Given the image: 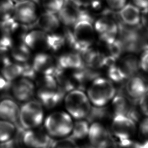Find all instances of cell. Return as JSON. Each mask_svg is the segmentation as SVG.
<instances>
[{
    "mask_svg": "<svg viewBox=\"0 0 148 148\" xmlns=\"http://www.w3.org/2000/svg\"><path fill=\"white\" fill-rule=\"evenodd\" d=\"M116 91L111 81L99 77L92 82L88 89L87 95L93 106L104 107L112 101Z\"/></svg>",
    "mask_w": 148,
    "mask_h": 148,
    "instance_id": "1",
    "label": "cell"
},
{
    "mask_svg": "<svg viewBox=\"0 0 148 148\" xmlns=\"http://www.w3.org/2000/svg\"><path fill=\"white\" fill-rule=\"evenodd\" d=\"M64 104L68 114L76 120L86 119L92 107L88 95L79 89L67 93L64 97Z\"/></svg>",
    "mask_w": 148,
    "mask_h": 148,
    "instance_id": "2",
    "label": "cell"
},
{
    "mask_svg": "<svg viewBox=\"0 0 148 148\" xmlns=\"http://www.w3.org/2000/svg\"><path fill=\"white\" fill-rule=\"evenodd\" d=\"M73 122L72 117L66 112L53 113L47 117L45 128L51 137L62 138L69 136L72 131Z\"/></svg>",
    "mask_w": 148,
    "mask_h": 148,
    "instance_id": "3",
    "label": "cell"
},
{
    "mask_svg": "<svg viewBox=\"0 0 148 148\" xmlns=\"http://www.w3.org/2000/svg\"><path fill=\"white\" fill-rule=\"evenodd\" d=\"M44 118L43 106L39 101L29 100L20 109L19 121L26 130L38 127L43 122Z\"/></svg>",
    "mask_w": 148,
    "mask_h": 148,
    "instance_id": "4",
    "label": "cell"
},
{
    "mask_svg": "<svg viewBox=\"0 0 148 148\" xmlns=\"http://www.w3.org/2000/svg\"><path fill=\"white\" fill-rule=\"evenodd\" d=\"M73 33L77 43V52L83 53L90 48L95 40V28L92 22L86 20L78 21L74 25Z\"/></svg>",
    "mask_w": 148,
    "mask_h": 148,
    "instance_id": "5",
    "label": "cell"
},
{
    "mask_svg": "<svg viewBox=\"0 0 148 148\" xmlns=\"http://www.w3.org/2000/svg\"><path fill=\"white\" fill-rule=\"evenodd\" d=\"M136 122L125 115H116L113 117L111 131L119 140L131 138L136 134Z\"/></svg>",
    "mask_w": 148,
    "mask_h": 148,
    "instance_id": "6",
    "label": "cell"
},
{
    "mask_svg": "<svg viewBox=\"0 0 148 148\" xmlns=\"http://www.w3.org/2000/svg\"><path fill=\"white\" fill-rule=\"evenodd\" d=\"M54 140L43 128L25 130L22 137V143L29 148H48Z\"/></svg>",
    "mask_w": 148,
    "mask_h": 148,
    "instance_id": "7",
    "label": "cell"
},
{
    "mask_svg": "<svg viewBox=\"0 0 148 148\" xmlns=\"http://www.w3.org/2000/svg\"><path fill=\"white\" fill-rule=\"evenodd\" d=\"M94 28L98 34L100 40L107 46L116 40L119 32L118 24L108 16H103L97 20L95 24Z\"/></svg>",
    "mask_w": 148,
    "mask_h": 148,
    "instance_id": "8",
    "label": "cell"
},
{
    "mask_svg": "<svg viewBox=\"0 0 148 148\" xmlns=\"http://www.w3.org/2000/svg\"><path fill=\"white\" fill-rule=\"evenodd\" d=\"M14 17L23 24H32L37 19L36 3L32 0H21L14 6Z\"/></svg>",
    "mask_w": 148,
    "mask_h": 148,
    "instance_id": "9",
    "label": "cell"
},
{
    "mask_svg": "<svg viewBox=\"0 0 148 148\" xmlns=\"http://www.w3.org/2000/svg\"><path fill=\"white\" fill-rule=\"evenodd\" d=\"M32 66L36 73L43 75L53 76L58 67L57 61L54 57L45 53H40L34 57Z\"/></svg>",
    "mask_w": 148,
    "mask_h": 148,
    "instance_id": "10",
    "label": "cell"
},
{
    "mask_svg": "<svg viewBox=\"0 0 148 148\" xmlns=\"http://www.w3.org/2000/svg\"><path fill=\"white\" fill-rule=\"evenodd\" d=\"M82 11L71 0H65L64 5L59 12L58 17L66 26H74L80 19Z\"/></svg>",
    "mask_w": 148,
    "mask_h": 148,
    "instance_id": "11",
    "label": "cell"
},
{
    "mask_svg": "<svg viewBox=\"0 0 148 148\" xmlns=\"http://www.w3.org/2000/svg\"><path fill=\"white\" fill-rule=\"evenodd\" d=\"M125 89L130 98L138 100L148 92V84L143 78L135 75L127 79Z\"/></svg>",
    "mask_w": 148,
    "mask_h": 148,
    "instance_id": "12",
    "label": "cell"
},
{
    "mask_svg": "<svg viewBox=\"0 0 148 148\" xmlns=\"http://www.w3.org/2000/svg\"><path fill=\"white\" fill-rule=\"evenodd\" d=\"M35 90V86L31 80L23 78L13 85L12 93L19 101L28 102L34 95Z\"/></svg>",
    "mask_w": 148,
    "mask_h": 148,
    "instance_id": "13",
    "label": "cell"
},
{
    "mask_svg": "<svg viewBox=\"0 0 148 148\" xmlns=\"http://www.w3.org/2000/svg\"><path fill=\"white\" fill-rule=\"evenodd\" d=\"M49 34L43 30H34L26 34L23 39L24 44L33 50L48 49Z\"/></svg>",
    "mask_w": 148,
    "mask_h": 148,
    "instance_id": "14",
    "label": "cell"
},
{
    "mask_svg": "<svg viewBox=\"0 0 148 148\" xmlns=\"http://www.w3.org/2000/svg\"><path fill=\"white\" fill-rule=\"evenodd\" d=\"M55 13L46 11L41 14L36 21L29 26V27L36 26L41 30L46 33L54 32L58 30L60 24V21Z\"/></svg>",
    "mask_w": 148,
    "mask_h": 148,
    "instance_id": "15",
    "label": "cell"
},
{
    "mask_svg": "<svg viewBox=\"0 0 148 148\" xmlns=\"http://www.w3.org/2000/svg\"><path fill=\"white\" fill-rule=\"evenodd\" d=\"M90 144L98 147L112 137L111 132L100 122H94L90 125L88 136Z\"/></svg>",
    "mask_w": 148,
    "mask_h": 148,
    "instance_id": "16",
    "label": "cell"
},
{
    "mask_svg": "<svg viewBox=\"0 0 148 148\" xmlns=\"http://www.w3.org/2000/svg\"><path fill=\"white\" fill-rule=\"evenodd\" d=\"M117 65L125 80L135 76L140 68V60L134 54H127L122 57Z\"/></svg>",
    "mask_w": 148,
    "mask_h": 148,
    "instance_id": "17",
    "label": "cell"
},
{
    "mask_svg": "<svg viewBox=\"0 0 148 148\" xmlns=\"http://www.w3.org/2000/svg\"><path fill=\"white\" fill-rule=\"evenodd\" d=\"M20 109L14 101L5 99L0 102V118L16 125L19 121Z\"/></svg>",
    "mask_w": 148,
    "mask_h": 148,
    "instance_id": "18",
    "label": "cell"
},
{
    "mask_svg": "<svg viewBox=\"0 0 148 148\" xmlns=\"http://www.w3.org/2000/svg\"><path fill=\"white\" fill-rule=\"evenodd\" d=\"M59 66L63 70H78L84 68V62L77 52H70L60 56L57 60Z\"/></svg>",
    "mask_w": 148,
    "mask_h": 148,
    "instance_id": "19",
    "label": "cell"
},
{
    "mask_svg": "<svg viewBox=\"0 0 148 148\" xmlns=\"http://www.w3.org/2000/svg\"><path fill=\"white\" fill-rule=\"evenodd\" d=\"M119 16L125 24L135 26L140 22L141 12L136 5L127 4L120 9Z\"/></svg>",
    "mask_w": 148,
    "mask_h": 148,
    "instance_id": "20",
    "label": "cell"
},
{
    "mask_svg": "<svg viewBox=\"0 0 148 148\" xmlns=\"http://www.w3.org/2000/svg\"><path fill=\"white\" fill-rule=\"evenodd\" d=\"M82 54L84 62L90 68L95 70L105 66L106 56L102 53L89 48Z\"/></svg>",
    "mask_w": 148,
    "mask_h": 148,
    "instance_id": "21",
    "label": "cell"
},
{
    "mask_svg": "<svg viewBox=\"0 0 148 148\" xmlns=\"http://www.w3.org/2000/svg\"><path fill=\"white\" fill-rule=\"evenodd\" d=\"M112 112L113 117L116 115L126 116L132 105L123 92H117L112 100Z\"/></svg>",
    "mask_w": 148,
    "mask_h": 148,
    "instance_id": "22",
    "label": "cell"
},
{
    "mask_svg": "<svg viewBox=\"0 0 148 148\" xmlns=\"http://www.w3.org/2000/svg\"><path fill=\"white\" fill-rule=\"evenodd\" d=\"M113 117L112 111L108 107L92 106L88 115L85 119L89 123L100 122Z\"/></svg>",
    "mask_w": 148,
    "mask_h": 148,
    "instance_id": "23",
    "label": "cell"
},
{
    "mask_svg": "<svg viewBox=\"0 0 148 148\" xmlns=\"http://www.w3.org/2000/svg\"><path fill=\"white\" fill-rule=\"evenodd\" d=\"M86 119H79L73 123L69 136L74 140H82L88 136L90 125Z\"/></svg>",
    "mask_w": 148,
    "mask_h": 148,
    "instance_id": "24",
    "label": "cell"
},
{
    "mask_svg": "<svg viewBox=\"0 0 148 148\" xmlns=\"http://www.w3.org/2000/svg\"><path fill=\"white\" fill-rule=\"evenodd\" d=\"M22 65L12 63L10 60L3 66L2 76L7 81L11 82L19 76H21Z\"/></svg>",
    "mask_w": 148,
    "mask_h": 148,
    "instance_id": "25",
    "label": "cell"
},
{
    "mask_svg": "<svg viewBox=\"0 0 148 148\" xmlns=\"http://www.w3.org/2000/svg\"><path fill=\"white\" fill-rule=\"evenodd\" d=\"M16 131L15 124L6 120L0 121V143L13 138Z\"/></svg>",
    "mask_w": 148,
    "mask_h": 148,
    "instance_id": "26",
    "label": "cell"
},
{
    "mask_svg": "<svg viewBox=\"0 0 148 148\" xmlns=\"http://www.w3.org/2000/svg\"><path fill=\"white\" fill-rule=\"evenodd\" d=\"M12 55L15 60L19 62H26L30 58V48L24 43L19 44L13 49Z\"/></svg>",
    "mask_w": 148,
    "mask_h": 148,
    "instance_id": "27",
    "label": "cell"
},
{
    "mask_svg": "<svg viewBox=\"0 0 148 148\" xmlns=\"http://www.w3.org/2000/svg\"><path fill=\"white\" fill-rule=\"evenodd\" d=\"M19 25V24L14 17L10 16L0 21V30L3 34L10 35L14 33Z\"/></svg>",
    "mask_w": 148,
    "mask_h": 148,
    "instance_id": "28",
    "label": "cell"
},
{
    "mask_svg": "<svg viewBox=\"0 0 148 148\" xmlns=\"http://www.w3.org/2000/svg\"><path fill=\"white\" fill-rule=\"evenodd\" d=\"M64 36L59 35L52 34H49L48 49L56 52L61 49L65 44Z\"/></svg>",
    "mask_w": 148,
    "mask_h": 148,
    "instance_id": "29",
    "label": "cell"
},
{
    "mask_svg": "<svg viewBox=\"0 0 148 148\" xmlns=\"http://www.w3.org/2000/svg\"><path fill=\"white\" fill-rule=\"evenodd\" d=\"M50 148H80V147L77 144L75 140L70 137H65L53 141Z\"/></svg>",
    "mask_w": 148,
    "mask_h": 148,
    "instance_id": "30",
    "label": "cell"
},
{
    "mask_svg": "<svg viewBox=\"0 0 148 148\" xmlns=\"http://www.w3.org/2000/svg\"><path fill=\"white\" fill-rule=\"evenodd\" d=\"M14 4L13 0H0V18L2 19L11 16L13 12Z\"/></svg>",
    "mask_w": 148,
    "mask_h": 148,
    "instance_id": "31",
    "label": "cell"
},
{
    "mask_svg": "<svg viewBox=\"0 0 148 148\" xmlns=\"http://www.w3.org/2000/svg\"><path fill=\"white\" fill-rule=\"evenodd\" d=\"M42 5L46 11L59 12L64 5L65 0H41Z\"/></svg>",
    "mask_w": 148,
    "mask_h": 148,
    "instance_id": "32",
    "label": "cell"
},
{
    "mask_svg": "<svg viewBox=\"0 0 148 148\" xmlns=\"http://www.w3.org/2000/svg\"><path fill=\"white\" fill-rule=\"evenodd\" d=\"M108 76L110 81L116 83H120L125 80L116 64L109 67Z\"/></svg>",
    "mask_w": 148,
    "mask_h": 148,
    "instance_id": "33",
    "label": "cell"
},
{
    "mask_svg": "<svg viewBox=\"0 0 148 148\" xmlns=\"http://www.w3.org/2000/svg\"><path fill=\"white\" fill-rule=\"evenodd\" d=\"M107 46L110 52V56L113 57L116 59L119 58L124 50L121 41L117 39L112 43L108 45Z\"/></svg>",
    "mask_w": 148,
    "mask_h": 148,
    "instance_id": "34",
    "label": "cell"
},
{
    "mask_svg": "<svg viewBox=\"0 0 148 148\" xmlns=\"http://www.w3.org/2000/svg\"><path fill=\"white\" fill-rule=\"evenodd\" d=\"M118 148H144L142 142L132 140L131 138L119 140Z\"/></svg>",
    "mask_w": 148,
    "mask_h": 148,
    "instance_id": "35",
    "label": "cell"
},
{
    "mask_svg": "<svg viewBox=\"0 0 148 148\" xmlns=\"http://www.w3.org/2000/svg\"><path fill=\"white\" fill-rule=\"evenodd\" d=\"M138 132L140 138L144 141L148 140V117L141 120L138 126Z\"/></svg>",
    "mask_w": 148,
    "mask_h": 148,
    "instance_id": "36",
    "label": "cell"
},
{
    "mask_svg": "<svg viewBox=\"0 0 148 148\" xmlns=\"http://www.w3.org/2000/svg\"><path fill=\"white\" fill-rule=\"evenodd\" d=\"M22 72L21 76L23 78H27L30 80L34 79L36 77V72L31 65L28 64H25L22 65Z\"/></svg>",
    "mask_w": 148,
    "mask_h": 148,
    "instance_id": "37",
    "label": "cell"
},
{
    "mask_svg": "<svg viewBox=\"0 0 148 148\" xmlns=\"http://www.w3.org/2000/svg\"><path fill=\"white\" fill-rule=\"evenodd\" d=\"M138 101L140 112L146 117H148V92L145 94Z\"/></svg>",
    "mask_w": 148,
    "mask_h": 148,
    "instance_id": "38",
    "label": "cell"
},
{
    "mask_svg": "<svg viewBox=\"0 0 148 148\" xmlns=\"http://www.w3.org/2000/svg\"><path fill=\"white\" fill-rule=\"evenodd\" d=\"M127 0H106L107 4L113 10L121 9L126 4Z\"/></svg>",
    "mask_w": 148,
    "mask_h": 148,
    "instance_id": "39",
    "label": "cell"
},
{
    "mask_svg": "<svg viewBox=\"0 0 148 148\" xmlns=\"http://www.w3.org/2000/svg\"><path fill=\"white\" fill-rule=\"evenodd\" d=\"M13 41L9 35L3 34L0 38V47L8 49L12 47Z\"/></svg>",
    "mask_w": 148,
    "mask_h": 148,
    "instance_id": "40",
    "label": "cell"
},
{
    "mask_svg": "<svg viewBox=\"0 0 148 148\" xmlns=\"http://www.w3.org/2000/svg\"><path fill=\"white\" fill-rule=\"evenodd\" d=\"M140 68L148 74V51H145L140 60Z\"/></svg>",
    "mask_w": 148,
    "mask_h": 148,
    "instance_id": "41",
    "label": "cell"
},
{
    "mask_svg": "<svg viewBox=\"0 0 148 148\" xmlns=\"http://www.w3.org/2000/svg\"><path fill=\"white\" fill-rule=\"evenodd\" d=\"M19 142L15 138L10 139L5 142L0 143V148H17Z\"/></svg>",
    "mask_w": 148,
    "mask_h": 148,
    "instance_id": "42",
    "label": "cell"
},
{
    "mask_svg": "<svg viewBox=\"0 0 148 148\" xmlns=\"http://www.w3.org/2000/svg\"><path fill=\"white\" fill-rule=\"evenodd\" d=\"M97 148H118V144L112 136Z\"/></svg>",
    "mask_w": 148,
    "mask_h": 148,
    "instance_id": "43",
    "label": "cell"
},
{
    "mask_svg": "<svg viewBox=\"0 0 148 148\" xmlns=\"http://www.w3.org/2000/svg\"><path fill=\"white\" fill-rule=\"evenodd\" d=\"M76 6L80 7H88L91 6L95 0H71Z\"/></svg>",
    "mask_w": 148,
    "mask_h": 148,
    "instance_id": "44",
    "label": "cell"
},
{
    "mask_svg": "<svg viewBox=\"0 0 148 148\" xmlns=\"http://www.w3.org/2000/svg\"><path fill=\"white\" fill-rule=\"evenodd\" d=\"M140 21L146 30H148V8L143 9L141 12Z\"/></svg>",
    "mask_w": 148,
    "mask_h": 148,
    "instance_id": "45",
    "label": "cell"
},
{
    "mask_svg": "<svg viewBox=\"0 0 148 148\" xmlns=\"http://www.w3.org/2000/svg\"><path fill=\"white\" fill-rule=\"evenodd\" d=\"M140 48L145 51H148V30L140 37Z\"/></svg>",
    "mask_w": 148,
    "mask_h": 148,
    "instance_id": "46",
    "label": "cell"
},
{
    "mask_svg": "<svg viewBox=\"0 0 148 148\" xmlns=\"http://www.w3.org/2000/svg\"><path fill=\"white\" fill-rule=\"evenodd\" d=\"M8 49L6 48L0 47V63H1L3 66V64L9 59L7 56V53Z\"/></svg>",
    "mask_w": 148,
    "mask_h": 148,
    "instance_id": "47",
    "label": "cell"
},
{
    "mask_svg": "<svg viewBox=\"0 0 148 148\" xmlns=\"http://www.w3.org/2000/svg\"><path fill=\"white\" fill-rule=\"evenodd\" d=\"M134 5L138 8L144 9L148 8V0H132Z\"/></svg>",
    "mask_w": 148,
    "mask_h": 148,
    "instance_id": "48",
    "label": "cell"
},
{
    "mask_svg": "<svg viewBox=\"0 0 148 148\" xmlns=\"http://www.w3.org/2000/svg\"><path fill=\"white\" fill-rule=\"evenodd\" d=\"M11 86V82H9L3 77L0 76V91L8 89Z\"/></svg>",
    "mask_w": 148,
    "mask_h": 148,
    "instance_id": "49",
    "label": "cell"
},
{
    "mask_svg": "<svg viewBox=\"0 0 148 148\" xmlns=\"http://www.w3.org/2000/svg\"><path fill=\"white\" fill-rule=\"evenodd\" d=\"M50 148V147H49V148Z\"/></svg>",
    "mask_w": 148,
    "mask_h": 148,
    "instance_id": "50",
    "label": "cell"
}]
</instances>
